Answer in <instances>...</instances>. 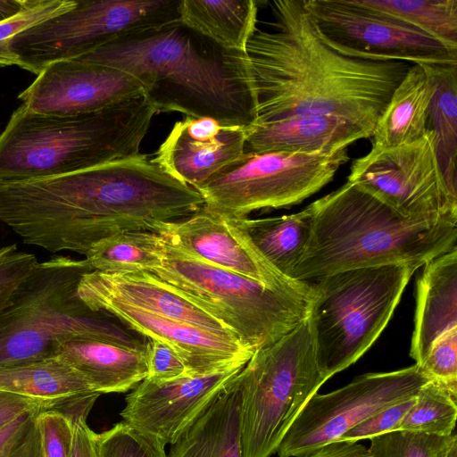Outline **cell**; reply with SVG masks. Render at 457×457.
Returning a JSON list of instances; mask_svg holds the SVG:
<instances>
[{"mask_svg": "<svg viewBox=\"0 0 457 457\" xmlns=\"http://www.w3.org/2000/svg\"><path fill=\"white\" fill-rule=\"evenodd\" d=\"M418 268H358L311 283L308 317L317 364L327 380L353 364L378 339Z\"/></svg>", "mask_w": 457, "mask_h": 457, "instance_id": "7", "label": "cell"}, {"mask_svg": "<svg viewBox=\"0 0 457 457\" xmlns=\"http://www.w3.org/2000/svg\"><path fill=\"white\" fill-rule=\"evenodd\" d=\"M162 239V264L151 273L218 319L253 352L278 341L308 316L311 301L270 290Z\"/></svg>", "mask_w": 457, "mask_h": 457, "instance_id": "9", "label": "cell"}, {"mask_svg": "<svg viewBox=\"0 0 457 457\" xmlns=\"http://www.w3.org/2000/svg\"><path fill=\"white\" fill-rule=\"evenodd\" d=\"M99 457H166L165 445L125 422L97 434Z\"/></svg>", "mask_w": 457, "mask_h": 457, "instance_id": "33", "label": "cell"}, {"mask_svg": "<svg viewBox=\"0 0 457 457\" xmlns=\"http://www.w3.org/2000/svg\"><path fill=\"white\" fill-rule=\"evenodd\" d=\"M162 237L150 231H122L95 243L86 253L94 270L152 272L162 264Z\"/></svg>", "mask_w": 457, "mask_h": 457, "instance_id": "30", "label": "cell"}, {"mask_svg": "<svg viewBox=\"0 0 457 457\" xmlns=\"http://www.w3.org/2000/svg\"><path fill=\"white\" fill-rule=\"evenodd\" d=\"M237 378L243 457H270L327 380L317 364L309 317L278 341L255 350Z\"/></svg>", "mask_w": 457, "mask_h": 457, "instance_id": "8", "label": "cell"}, {"mask_svg": "<svg viewBox=\"0 0 457 457\" xmlns=\"http://www.w3.org/2000/svg\"><path fill=\"white\" fill-rule=\"evenodd\" d=\"M237 220L262 259L276 272L291 278L290 274L310 238V207L289 215Z\"/></svg>", "mask_w": 457, "mask_h": 457, "instance_id": "27", "label": "cell"}, {"mask_svg": "<svg viewBox=\"0 0 457 457\" xmlns=\"http://www.w3.org/2000/svg\"><path fill=\"white\" fill-rule=\"evenodd\" d=\"M245 129L208 117L176 122L152 160L166 172L199 189L245 154Z\"/></svg>", "mask_w": 457, "mask_h": 457, "instance_id": "19", "label": "cell"}, {"mask_svg": "<svg viewBox=\"0 0 457 457\" xmlns=\"http://www.w3.org/2000/svg\"><path fill=\"white\" fill-rule=\"evenodd\" d=\"M399 19L457 50V0H357Z\"/></svg>", "mask_w": 457, "mask_h": 457, "instance_id": "31", "label": "cell"}, {"mask_svg": "<svg viewBox=\"0 0 457 457\" xmlns=\"http://www.w3.org/2000/svg\"><path fill=\"white\" fill-rule=\"evenodd\" d=\"M431 379L415 363L398 370L366 373L333 392L316 393L290 425L276 453L278 457H306L379 411L414 397Z\"/></svg>", "mask_w": 457, "mask_h": 457, "instance_id": "12", "label": "cell"}, {"mask_svg": "<svg viewBox=\"0 0 457 457\" xmlns=\"http://www.w3.org/2000/svg\"><path fill=\"white\" fill-rule=\"evenodd\" d=\"M443 436L420 431L395 430L372 437L370 457H434Z\"/></svg>", "mask_w": 457, "mask_h": 457, "instance_id": "34", "label": "cell"}, {"mask_svg": "<svg viewBox=\"0 0 457 457\" xmlns=\"http://www.w3.org/2000/svg\"><path fill=\"white\" fill-rule=\"evenodd\" d=\"M147 377L154 382H166L189 376L182 359L166 344L148 339L145 342Z\"/></svg>", "mask_w": 457, "mask_h": 457, "instance_id": "42", "label": "cell"}, {"mask_svg": "<svg viewBox=\"0 0 457 457\" xmlns=\"http://www.w3.org/2000/svg\"><path fill=\"white\" fill-rule=\"evenodd\" d=\"M156 233L210 264L253 279L270 290L312 301V284L276 272L254 249L235 218L203 206L186 218L162 223Z\"/></svg>", "mask_w": 457, "mask_h": 457, "instance_id": "15", "label": "cell"}, {"mask_svg": "<svg viewBox=\"0 0 457 457\" xmlns=\"http://www.w3.org/2000/svg\"><path fill=\"white\" fill-rule=\"evenodd\" d=\"M308 206L311 235L295 280L391 264L420 268L456 246L457 219L404 218L349 181Z\"/></svg>", "mask_w": 457, "mask_h": 457, "instance_id": "4", "label": "cell"}, {"mask_svg": "<svg viewBox=\"0 0 457 457\" xmlns=\"http://www.w3.org/2000/svg\"><path fill=\"white\" fill-rule=\"evenodd\" d=\"M59 406L54 403L0 391V428L24 413L40 412Z\"/></svg>", "mask_w": 457, "mask_h": 457, "instance_id": "43", "label": "cell"}, {"mask_svg": "<svg viewBox=\"0 0 457 457\" xmlns=\"http://www.w3.org/2000/svg\"><path fill=\"white\" fill-rule=\"evenodd\" d=\"M143 93L141 84L127 72L71 59L49 64L18 98L35 112L76 115L99 111Z\"/></svg>", "mask_w": 457, "mask_h": 457, "instance_id": "16", "label": "cell"}, {"mask_svg": "<svg viewBox=\"0 0 457 457\" xmlns=\"http://www.w3.org/2000/svg\"><path fill=\"white\" fill-rule=\"evenodd\" d=\"M421 65L432 84L428 129L436 138L437 157L446 184L457 196V63Z\"/></svg>", "mask_w": 457, "mask_h": 457, "instance_id": "29", "label": "cell"}, {"mask_svg": "<svg viewBox=\"0 0 457 457\" xmlns=\"http://www.w3.org/2000/svg\"><path fill=\"white\" fill-rule=\"evenodd\" d=\"M347 181L404 218L457 219V196L446 184L430 129L410 144L371 147L352 163Z\"/></svg>", "mask_w": 457, "mask_h": 457, "instance_id": "13", "label": "cell"}, {"mask_svg": "<svg viewBox=\"0 0 457 457\" xmlns=\"http://www.w3.org/2000/svg\"><path fill=\"white\" fill-rule=\"evenodd\" d=\"M86 259L54 255L21 281L0 314V367L56 356L60 343L96 340L145 351V342L111 315L91 311L79 297Z\"/></svg>", "mask_w": 457, "mask_h": 457, "instance_id": "6", "label": "cell"}, {"mask_svg": "<svg viewBox=\"0 0 457 457\" xmlns=\"http://www.w3.org/2000/svg\"><path fill=\"white\" fill-rule=\"evenodd\" d=\"M44 457H70L72 425L71 419L57 409L38 414Z\"/></svg>", "mask_w": 457, "mask_h": 457, "instance_id": "40", "label": "cell"}, {"mask_svg": "<svg viewBox=\"0 0 457 457\" xmlns=\"http://www.w3.org/2000/svg\"><path fill=\"white\" fill-rule=\"evenodd\" d=\"M253 0H180L179 20L219 45L244 51L256 30Z\"/></svg>", "mask_w": 457, "mask_h": 457, "instance_id": "28", "label": "cell"}, {"mask_svg": "<svg viewBox=\"0 0 457 457\" xmlns=\"http://www.w3.org/2000/svg\"><path fill=\"white\" fill-rule=\"evenodd\" d=\"M420 367L432 379L457 393V328L436 340Z\"/></svg>", "mask_w": 457, "mask_h": 457, "instance_id": "37", "label": "cell"}, {"mask_svg": "<svg viewBox=\"0 0 457 457\" xmlns=\"http://www.w3.org/2000/svg\"><path fill=\"white\" fill-rule=\"evenodd\" d=\"M77 292L78 295L107 296L238 340L218 319L149 271L107 273L92 270L82 277Z\"/></svg>", "mask_w": 457, "mask_h": 457, "instance_id": "20", "label": "cell"}, {"mask_svg": "<svg viewBox=\"0 0 457 457\" xmlns=\"http://www.w3.org/2000/svg\"><path fill=\"white\" fill-rule=\"evenodd\" d=\"M76 0H28L16 15L0 22V50L6 41L21 31L71 9Z\"/></svg>", "mask_w": 457, "mask_h": 457, "instance_id": "38", "label": "cell"}, {"mask_svg": "<svg viewBox=\"0 0 457 457\" xmlns=\"http://www.w3.org/2000/svg\"><path fill=\"white\" fill-rule=\"evenodd\" d=\"M244 367L166 382L141 381L126 396L123 422L170 445Z\"/></svg>", "mask_w": 457, "mask_h": 457, "instance_id": "18", "label": "cell"}, {"mask_svg": "<svg viewBox=\"0 0 457 457\" xmlns=\"http://www.w3.org/2000/svg\"><path fill=\"white\" fill-rule=\"evenodd\" d=\"M200 193L146 154L63 174L0 180V221L25 244L86 255L122 231L158 230L204 206Z\"/></svg>", "mask_w": 457, "mask_h": 457, "instance_id": "1", "label": "cell"}, {"mask_svg": "<svg viewBox=\"0 0 457 457\" xmlns=\"http://www.w3.org/2000/svg\"><path fill=\"white\" fill-rule=\"evenodd\" d=\"M180 0H76L75 5L8 39L0 67L37 76L49 64L79 58L120 37L179 19Z\"/></svg>", "mask_w": 457, "mask_h": 457, "instance_id": "10", "label": "cell"}, {"mask_svg": "<svg viewBox=\"0 0 457 457\" xmlns=\"http://www.w3.org/2000/svg\"><path fill=\"white\" fill-rule=\"evenodd\" d=\"M155 113L144 93L76 115L38 113L21 104L0 133V180L63 174L137 155Z\"/></svg>", "mask_w": 457, "mask_h": 457, "instance_id": "5", "label": "cell"}, {"mask_svg": "<svg viewBox=\"0 0 457 457\" xmlns=\"http://www.w3.org/2000/svg\"><path fill=\"white\" fill-rule=\"evenodd\" d=\"M0 391L60 406L71 399L97 394L59 356L0 367Z\"/></svg>", "mask_w": 457, "mask_h": 457, "instance_id": "26", "label": "cell"}, {"mask_svg": "<svg viewBox=\"0 0 457 457\" xmlns=\"http://www.w3.org/2000/svg\"><path fill=\"white\" fill-rule=\"evenodd\" d=\"M270 7L272 30L256 29L245 48L255 122L331 115L371 136L410 64L337 53L320 37L304 0L273 1Z\"/></svg>", "mask_w": 457, "mask_h": 457, "instance_id": "2", "label": "cell"}, {"mask_svg": "<svg viewBox=\"0 0 457 457\" xmlns=\"http://www.w3.org/2000/svg\"><path fill=\"white\" fill-rule=\"evenodd\" d=\"M415 396L379 411L349 429L337 441L354 443L396 430L402 420L414 403Z\"/></svg>", "mask_w": 457, "mask_h": 457, "instance_id": "41", "label": "cell"}, {"mask_svg": "<svg viewBox=\"0 0 457 457\" xmlns=\"http://www.w3.org/2000/svg\"><path fill=\"white\" fill-rule=\"evenodd\" d=\"M40 412L24 413L0 428V457H44Z\"/></svg>", "mask_w": 457, "mask_h": 457, "instance_id": "35", "label": "cell"}, {"mask_svg": "<svg viewBox=\"0 0 457 457\" xmlns=\"http://www.w3.org/2000/svg\"><path fill=\"white\" fill-rule=\"evenodd\" d=\"M166 457H243L237 375L170 444Z\"/></svg>", "mask_w": 457, "mask_h": 457, "instance_id": "23", "label": "cell"}, {"mask_svg": "<svg viewBox=\"0 0 457 457\" xmlns=\"http://www.w3.org/2000/svg\"><path fill=\"white\" fill-rule=\"evenodd\" d=\"M100 395L91 394L71 399L59 408L71 420L70 457H99L97 434L87 423V415ZM58 410V409H57Z\"/></svg>", "mask_w": 457, "mask_h": 457, "instance_id": "36", "label": "cell"}, {"mask_svg": "<svg viewBox=\"0 0 457 457\" xmlns=\"http://www.w3.org/2000/svg\"><path fill=\"white\" fill-rule=\"evenodd\" d=\"M431 97L432 84L425 69L411 63L375 125L372 147L391 148L425 136Z\"/></svg>", "mask_w": 457, "mask_h": 457, "instance_id": "25", "label": "cell"}, {"mask_svg": "<svg viewBox=\"0 0 457 457\" xmlns=\"http://www.w3.org/2000/svg\"><path fill=\"white\" fill-rule=\"evenodd\" d=\"M28 4V0H0V22L20 12Z\"/></svg>", "mask_w": 457, "mask_h": 457, "instance_id": "46", "label": "cell"}, {"mask_svg": "<svg viewBox=\"0 0 457 457\" xmlns=\"http://www.w3.org/2000/svg\"><path fill=\"white\" fill-rule=\"evenodd\" d=\"M306 457H370L369 449L358 442L336 441L321 446Z\"/></svg>", "mask_w": 457, "mask_h": 457, "instance_id": "44", "label": "cell"}, {"mask_svg": "<svg viewBox=\"0 0 457 457\" xmlns=\"http://www.w3.org/2000/svg\"><path fill=\"white\" fill-rule=\"evenodd\" d=\"M457 393L431 379L418 392L415 401L396 430L420 431L446 436L455 428Z\"/></svg>", "mask_w": 457, "mask_h": 457, "instance_id": "32", "label": "cell"}, {"mask_svg": "<svg viewBox=\"0 0 457 457\" xmlns=\"http://www.w3.org/2000/svg\"><path fill=\"white\" fill-rule=\"evenodd\" d=\"M348 160L346 149L330 154H245L197 191L206 209L245 218L254 211L302 203L328 184Z\"/></svg>", "mask_w": 457, "mask_h": 457, "instance_id": "11", "label": "cell"}, {"mask_svg": "<svg viewBox=\"0 0 457 457\" xmlns=\"http://www.w3.org/2000/svg\"><path fill=\"white\" fill-rule=\"evenodd\" d=\"M370 135L357 125L331 115L288 117L255 122L245 129V154L287 152L335 153Z\"/></svg>", "mask_w": 457, "mask_h": 457, "instance_id": "21", "label": "cell"}, {"mask_svg": "<svg viewBox=\"0 0 457 457\" xmlns=\"http://www.w3.org/2000/svg\"><path fill=\"white\" fill-rule=\"evenodd\" d=\"M56 356L79 372L94 392L126 393L147 377L145 351L96 340L60 343Z\"/></svg>", "mask_w": 457, "mask_h": 457, "instance_id": "24", "label": "cell"}, {"mask_svg": "<svg viewBox=\"0 0 457 457\" xmlns=\"http://www.w3.org/2000/svg\"><path fill=\"white\" fill-rule=\"evenodd\" d=\"M37 263L34 254L18 250L15 244L0 248V314L16 288Z\"/></svg>", "mask_w": 457, "mask_h": 457, "instance_id": "39", "label": "cell"}, {"mask_svg": "<svg viewBox=\"0 0 457 457\" xmlns=\"http://www.w3.org/2000/svg\"><path fill=\"white\" fill-rule=\"evenodd\" d=\"M76 60L129 73L156 112L208 117L244 129L257 120L246 53L219 45L179 19L129 34Z\"/></svg>", "mask_w": 457, "mask_h": 457, "instance_id": "3", "label": "cell"}, {"mask_svg": "<svg viewBox=\"0 0 457 457\" xmlns=\"http://www.w3.org/2000/svg\"><path fill=\"white\" fill-rule=\"evenodd\" d=\"M304 1L322 40L345 56L420 64L457 63V50L357 0Z\"/></svg>", "mask_w": 457, "mask_h": 457, "instance_id": "14", "label": "cell"}, {"mask_svg": "<svg viewBox=\"0 0 457 457\" xmlns=\"http://www.w3.org/2000/svg\"><path fill=\"white\" fill-rule=\"evenodd\" d=\"M93 312L118 319L127 328L170 346L189 376L207 375L244 367L253 352L238 340L136 308L97 295H78Z\"/></svg>", "mask_w": 457, "mask_h": 457, "instance_id": "17", "label": "cell"}, {"mask_svg": "<svg viewBox=\"0 0 457 457\" xmlns=\"http://www.w3.org/2000/svg\"><path fill=\"white\" fill-rule=\"evenodd\" d=\"M434 457H457V435L455 430L451 435L442 437Z\"/></svg>", "mask_w": 457, "mask_h": 457, "instance_id": "45", "label": "cell"}, {"mask_svg": "<svg viewBox=\"0 0 457 457\" xmlns=\"http://www.w3.org/2000/svg\"><path fill=\"white\" fill-rule=\"evenodd\" d=\"M410 355L421 365L436 340L457 328V247L424 265L417 280Z\"/></svg>", "mask_w": 457, "mask_h": 457, "instance_id": "22", "label": "cell"}]
</instances>
